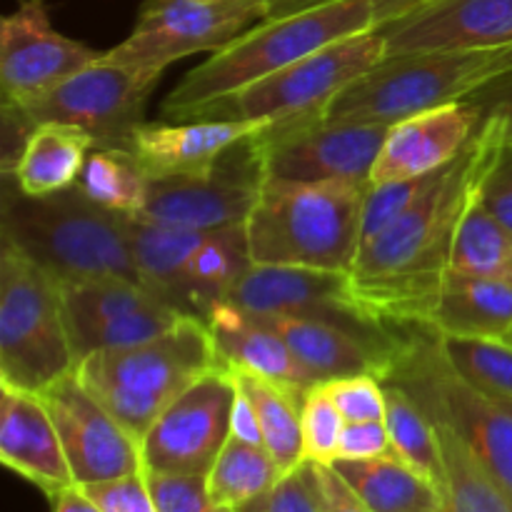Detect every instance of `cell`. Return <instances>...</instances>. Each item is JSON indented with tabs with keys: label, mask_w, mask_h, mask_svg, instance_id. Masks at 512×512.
Masks as SVG:
<instances>
[{
	"label": "cell",
	"mask_w": 512,
	"mask_h": 512,
	"mask_svg": "<svg viewBox=\"0 0 512 512\" xmlns=\"http://www.w3.org/2000/svg\"><path fill=\"white\" fill-rule=\"evenodd\" d=\"M493 138L480 125L468 148L438 173L418 203L378 238L360 245L350 270L355 298L385 328L430 325L450 270L455 233L478 198Z\"/></svg>",
	"instance_id": "cell-1"
},
{
	"label": "cell",
	"mask_w": 512,
	"mask_h": 512,
	"mask_svg": "<svg viewBox=\"0 0 512 512\" xmlns=\"http://www.w3.org/2000/svg\"><path fill=\"white\" fill-rule=\"evenodd\" d=\"M378 25L375 0H328L280 18H265L190 70L163 105L168 118L183 120L213 100L233 95L330 43Z\"/></svg>",
	"instance_id": "cell-2"
},
{
	"label": "cell",
	"mask_w": 512,
	"mask_h": 512,
	"mask_svg": "<svg viewBox=\"0 0 512 512\" xmlns=\"http://www.w3.org/2000/svg\"><path fill=\"white\" fill-rule=\"evenodd\" d=\"M3 243L33 260L60 285L95 278L138 280L128 215L110 213L78 188L30 198L5 178Z\"/></svg>",
	"instance_id": "cell-3"
},
{
	"label": "cell",
	"mask_w": 512,
	"mask_h": 512,
	"mask_svg": "<svg viewBox=\"0 0 512 512\" xmlns=\"http://www.w3.org/2000/svg\"><path fill=\"white\" fill-rule=\"evenodd\" d=\"M368 188L348 180H265L245 220L253 263L350 273L363 245Z\"/></svg>",
	"instance_id": "cell-4"
},
{
	"label": "cell",
	"mask_w": 512,
	"mask_h": 512,
	"mask_svg": "<svg viewBox=\"0 0 512 512\" xmlns=\"http://www.w3.org/2000/svg\"><path fill=\"white\" fill-rule=\"evenodd\" d=\"M223 365L208 323L183 315L163 335L100 350L75 365L80 383L143 443L155 420L208 370Z\"/></svg>",
	"instance_id": "cell-5"
},
{
	"label": "cell",
	"mask_w": 512,
	"mask_h": 512,
	"mask_svg": "<svg viewBox=\"0 0 512 512\" xmlns=\"http://www.w3.org/2000/svg\"><path fill=\"white\" fill-rule=\"evenodd\" d=\"M512 80V45L385 55L325 110V120L398 123L408 115L473 100Z\"/></svg>",
	"instance_id": "cell-6"
},
{
	"label": "cell",
	"mask_w": 512,
	"mask_h": 512,
	"mask_svg": "<svg viewBox=\"0 0 512 512\" xmlns=\"http://www.w3.org/2000/svg\"><path fill=\"white\" fill-rule=\"evenodd\" d=\"M395 330L385 383L405 390L428 418L450 425L512 495V415L450 368L433 328Z\"/></svg>",
	"instance_id": "cell-7"
},
{
	"label": "cell",
	"mask_w": 512,
	"mask_h": 512,
	"mask_svg": "<svg viewBox=\"0 0 512 512\" xmlns=\"http://www.w3.org/2000/svg\"><path fill=\"white\" fill-rule=\"evenodd\" d=\"M78 365L60 283L13 245L0 250V385L40 395Z\"/></svg>",
	"instance_id": "cell-8"
},
{
	"label": "cell",
	"mask_w": 512,
	"mask_h": 512,
	"mask_svg": "<svg viewBox=\"0 0 512 512\" xmlns=\"http://www.w3.org/2000/svg\"><path fill=\"white\" fill-rule=\"evenodd\" d=\"M388 55L380 28L330 43L233 95L193 110L183 120H295L325 115L335 98Z\"/></svg>",
	"instance_id": "cell-9"
},
{
	"label": "cell",
	"mask_w": 512,
	"mask_h": 512,
	"mask_svg": "<svg viewBox=\"0 0 512 512\" xmlns=\"http://www.w3.org/2000/svg\"><path fill=\"white\" fill-rule=\"evenodd\" d=\"M388 123L313 118L280 120L255 135L265 180L290 183H370Z\"/></svg>",
	"instance_id": "cell-10"
},
{
	"label": "cell",
	"mask_w": 512,
	"mask_h": 512,
	"mask_svg": "<svg viewBox=\"0 0 512 512\" xmlns=\"http://www.w3.org/2000/svg\"><path fill=\"white\" fill-rule=\"evenodd\" d=\"M163 70L110 60L100 53L95 63L70 75L53 93L25 108L30 123H60L85 130L95 148H125L143 123V110L158 88Z\"/></svg>",
	"instance_id": "cell-11"
},
{
	"label": "cell",
	"mask_w": 512,
	"mask_h": 512,
	"mask_svg": "<svg viewBox=\"0 0 512 512\" xmlns=\"http://www.w3.org/2000/svg\"><path fill=\"white\" fill-rule=\"evenodd\" d=\"M268 18L263 0H145L135 28L110 60L168 70L195 53H215Z\"/></svg>",
	"instance_id": "cell-12"
},
{
	"label": "cell",
	"mask_w": 512,
	"mask_h": 512,
	"mask_svg": "<svg viewBox=\"0 0 512 512\" xmlns=\"http://www.w3.org/2000/svg\"><path fill=\"white\" fill-rule=\"evenodd\" d=\"M255 135L230 148L205 173L150 178L143 218L193 230H215L245 223L263 190Z\"/></svg>",
	"instance_id": "cell-13"
},
{
	"label": "cell",
	"mask_w": 512,
	"mask_h": 512,
	"mask_svg": "<svg viewBox=\"0 0 512 512\" xmlns=\"http://www.w3.org/2000/svg\"><path fill=\"white\" fill-rule=\"evenodd\" d=\"M75 360L130 348L173 328L183 313L138 280L95 278L60 285Z\"/></svg>",
	"instance_id": "cell-14"
},
{
	"label": "cell",
	"mask_w": 512,
	"mask_h": 512,
	"mask_svg": "<svg viewBox=\"0 0 512 512\" xmlns=\"http://www.w3.org/2000/svg\"><path fill=\"white\" fill-rule=\"evenodd\" d=\"M235 380L218 365L195 380L153 423L140 443L148 473L208 475L230 438Z\"/></svg>",
	"instance_id": "cell-15"
},
{
	"label": "cell",
	"mask_w": 512,
	"mask_h": 512,
	"mask_svg": "<svg viewBox=\"0 0 512 512\" xmlns=\"http://www.w3.org/2000/svg\"><path fill=\"white\" fill-rule=\"evenodd\" d=\"M98 58L100 50L53 28L45 0H20L18 8L0 20L3 103L30 108Z\"/></svg>",
	"instance_id": "cell-16"
},
{
	"label": "cell",
	"mask_w": 512,
	"mask_h": 512,
	"mask_svg": "<svg viewBox=\"0 0 512 512\" xmlns=\"http://www.w3.org/2000/svg\"><path fill=\"white\" fill-rule=\"evenodd\" d=\"M228 303L255 315L328 320L363 335L393 333L360 305L350 275L335 270L253 263L230 290Z\"/></svg>",
	"instance_id": "cell-17"
},
{
	"label": "cell",
	"mask_w": 512,
	"mask_h": 512,
	"mask_svg": "<svg viewBox=\"0 0 512 512\" xmlns=\"http://www.w3.org/2000/svg\"><path fill=\"white\" fill-rule=\"evenodd\" d=\"M40 398L58 428L78 488L143 470L140 440L80 383L75 370L43 390Z\"/></svg>",
	"instance_id": "cell-18"
},
{
	"label": "cell",
	"mask_w": 512,
	"mask_h": 512,
	"mask_svg": "<svg viewBox=\"0 0 512 512\" xmlns=\"http://www.w3.org/2000/svg\"><path fill=\"white\" fill-rule=\"evenodd\" d=\"M388 55L512 45V0H425L378 25Z\"/></svg>",
	"instance_id": "cell-19"
},
{
	"label": "cell",
	"mask_w": 512,
	"mask_h": 512,
	"mask_svg": "<svg viewBox=\"0 0 512 512\" xmlns=\"http://www.w3.org/2000/svg\"><path fill=\"white\" fill-rule=\"evenodd\" d=\"M483 125L475 100L440 105L390 125L370 173V183H393L430 175L453 163Z\"/></svg>",
	"instance_id": "cell-20"
},
{
	"label": "cell",
	"mask_w": 512,
	"mask_h": 512,
	"mask_svg": "<svg viewBox=\"0 0 512 512\" xmlns=\"http://www.w3.org/2000/svg\"><path fill=\"white\" fill-rule=\"evenodd\" d=\"M273 120H178L140 123L128 150L148 178L205 173L238 143L270 128Z\"/></svg>",
	"instance_id": "cell-21"
},
{
	"label": "cell",
	"mask_w": 512,
	"mask_h": 512,
	"mask_svg": "<svg viewBox=\"0 0 512 512\" xmlns=\"http://www.w3.org/2000/svg\"><path fill=\"white\" fill-rule=\"evenodd\" d=\"M0 463L45 495L75 488L58 428L43 398L0 385Z\"/></svg>",
	"instance_id": "cell-22"
},
{
	"label": "cell",
	"mask_w": 512,
	"mask_h": 512,
	"mask_svg": "<svg viewBox=\"0 0 512 512\" xmlns=\"http://www.w3.org/2000/svg\"><path fill=\"white\" fill-rule=\"evenodd\" d=\"M205 323L225 368L260 375L303 395L318 385L313 373L295 358L288 343L263 315L248 313L223 300L205 315Z\"/></svg>",
	"instance_id": "cell-23"
},
{
	"label": "cell",
	"mask_w": 512,
	"mask_h": 512,
	"mask_svg": "<svg viewBox=\"0 0 512 512\" xmlns=\"http://www.w3.org/2000/svg\"><path fill=\"white\" fill-rule=\"evenodd\" d=\"M288 343L295 358L313 373L318 383L345 375L375 373L383 378L393 358L398 330L390 335H363L343 325L293 315H263Z\"/></svg>",
	"instance_id": "cell-24"
},
{
	"label": "cell",
	"mask_w": 512,
	"mask_h": 512,
	"mask_svg": "<svg viewBox=\"0 0 512 512\" xmlns=\"http://www.w3.org/2000/svg\"><path fill=\"white\" fill-rule=\"evenodd\" d=\"M205 233L208 230L180 228L143 215H128L130 248L140 283L183 315H195L188 290V263Z\"/></svg>",
	"instance_id": "cell-25"
},
{
	"label": "cell",
	"mask_w": 512,
	"mask_h": 512,
	"mask_svg": "<svg viewBox=\"0 0 512 512\" xmlns=\"http://www.w3.org/2000/svg\"><path fill=\"white\" fill-rule=\"evenodd\" d=\"M428 328L445 338L508 340L512 285L448 270Z\"/></svg>",
	"instance_id": "cell-26"
},
{
	"label": "cell",
	"mask_w": 512,
	"mask_h": 512,
	"mask_svg": "<svg viewBox=\"0 0 512 512\" xmlns=\"http://www.w3.org/2000/svg\"><path fill=\"white\" fill-rule=\"evenodd\" d=\"M333 468L370 512H440L445 493L398 453L335 460Z\"/></svg>",
	"instance_id": "cell-27"
},
{
	"label": "cell",
	"mask_w": 512,
	"mask_h": 512,
	"mask_svg": "<svg viewBox=\"0 0 512 512\" xmlns=\"http://www.w3.org/2000/svg\"><path fill=\"white\" fill-rule=\"evenodd\" d=\"M93 148L95 140L73 125H35L13 173L15 188L30 198L75 188Z\"/></svg>",
	"instance_id": "cell-28"
},
{
	"label": "cell",
	"mask_w": 512,
	"mask_h": 512,
	"mask_svg": "<svg viewBox=\"0 0 512 512\" xmlns=\"http://www.w3.org/2000/svg\"><path fill=\"white\" fill-rule=\"evenodd\" d=\"M253 265L245 223L225 225L205 233L188 263V290L193 313L205 315L218 303L228 300L230 290Z\"/></svg>",
	"instance_id": "cell-29"
},
{
	"label": "cell",
	"mask_w": 512,
	"mask_h": 512,
	"mask_svg": "<svg viewBox=\"0 0 512 512\" xmlns=\"http://www.w3.org/2000/svg\"><path fill=\"white\" fill-rule=\"evenodd\" d=\"M235 385L248 395L258 413L263 445L283 473L300 468L305 463L303 448V423H300V410H303V393L283 388V385L265 380L260 375L233 370Z\"/></svg>",
	"instance_id": "cell-30"
},
{
	"label": "cell",
	"mask_w": 512,
	"mask_h": 512,
	"mask_svg": "<svg viewBox=\"0 0 512 512\" xmlns=\"http://www.w3.org/2000/svg\"><path fill=\"white\" fill-rule=\"evenodd\" d=\"M433 423L445 460V500L440 512H512V495L490 475L465 440L450 425L440 420Z\"/></svg>",
	"instance_id": "cell-31"
},
{
	"label": "cell",
	"mask_w": 512,
	"mask_h": 512,
	"mask_svg": "<svg viewBox=\"0 0 512 512\" xmlns=\"http://www.w3.org/2000/svg\"><path fill=\"white\" fill-rule=\"evenodd\" d=\"M283 475L263 445L243 443L230 435L205 478L215 503L238 512L268 495Z\"/></svg>",
	"instance_id": "cell-32"
},
{
	"label": "cell",
	"mask_w": 512,
	"mask_h": 512,
	"mask_svg": "<svg viewBox=\"0 0 512 512\" xmlns=\"http://www.w3.org/2000/svg\"><path fill=\"white\" fill-rule=\"evenodd\" d=\"M150 178L125 148H93L75 188L100 208L140 215L148 200Z\"/></svg>",
	"instance_id": "cell-33"
},
{
	"label": "cell",
	"mask_w": 512,
	"mask_h": 512,
	"mask_svg": "<svg viewBox=\"0 0 512 512\" xmlns=\"http://www.w3.org/2000/svg\"><path fill=\"white\" fill-rule=\"evenodd\" d=\"M450 270L512 285V233L475 198L455 233Z\"/></svg>",
	"instance_id": "cell-34"
},
{
	"label": "cell",
	"mask_w": 512,
	"mask_h": 512,
	"mask_svg": "<svg viewBox=\"0 0 512 512\" xmlns=\"http://www.w3.org/2000/svg\"><path fill=\"white\" fill-rule=\"evenodd\" d=\"M385 385H388V415H385V423H388L393 450L405 463L418 468L420 473L428 475L435 485L445 490V460L435 423L405 390L395 388L390 383Z\"/></svg>",
	"instance_id": "cell-35"
},
{
	"label": "cell",
	"mask_w": 512,
	"mask_h": 512,
	"mask_svg": "<svg viewBox=\"0 0 512 512\" xmlns=\"http://www.w3.org/2000/svg\"><path fill=\"white\" fill-rule=\"evenodd\" d=\"M440 350L450 368L473 388L493 398H512V343L485 338H445Z\"/></svg>",
	"instance_id": "cell-36"
},
{
	"label": "cell",
	"mask_w": 512,
	"mask_h": 512,
	"mask_svg": "<svg viewBox=\"0 0 512 512\" xmlns=\"http://www.w3.org/2000/svg\"><path fill=\"white\" fill-rule=\"evenodd\" d=\"M300 423H303L305 460L318 465H333L338 460L340 438H343L348 420L343 418L338 405L333 403L325 383L313 385L303 395Z\"/></svg>",
	"instance_id": "cell-37"
},
{
	"label": "cell",
	"mask_w": 512,
	"mask_h": 512,
	"mask_svg": "<svg viewBox=\"0 0 512 512\" xmlns=\"http://www.w3.org/2000/svg\"><path fill=\"white\" fill-rule=\"evenodd\" d=\"M438 173L420 175V178L410 180H393V183H370L363 210V243L378 238L395 220L403 218L418 203L420 195L433 185Z\"/></svg>",
	"instance_id": "cell-38"
},
{
	"label": "cell",
	"mask_w": 512,
	"mask_h": 512,
	"mask_svg": "<svg viewBox=\"0 0 512 512\" xmlns=\"http://www.w3.org/2000/svg\"><path fill=\"white\" fill-rule=\"evenodd\" d=\"M330 398L348 423L385 420L388 415V385L375 373H358L325 383Z\"/></svg>",
	"instance_id": "cell-39"
},
{
	"label": "cell",
	"mask_w": 512,
	"mask_h": 512,
	"mask_svg": "<svg viewBox=\"0 0 512 512\" xmlns=\"http://www.w3.org/2000/svg\"><path fill=\"white\" fill-rule=\"evenodd\" d=\"M145 478H148L158 512H235L215 503L205 475L148 473L145 470Z\"/></svg>",
	"instance_id": "cell-40"
},
{
	"label": "cell",
	"mask_w": 512,
	"mask_h": 512,
	"mask_svg": "<svg viewBox=\"0 0 512 512\" xmlns=\"http://www.w3.org/2000/svg\"><path fill=\"white\" fill-rule=\"evenodd\" d=\"M238 512H325L313 463L305 460L300 468L285 473L268 495Z\"/></svg>",
	"instance_id": "cell-41"
},
{
	"label": "cell",
	"mask_w": 512,
	"mask_h": 512,
	"mask_svg": "<svg viewBox=\"0 0 512 512\" xmlns=\"http://www.w3.org/2000/svg\"><path fill=\"white\" fill-rule=\"evenodd\" d=\"M478 200L500 225H505L512 233V140L498 143L493 138V153L485 165L483 178H480Z\"/></svg>",
	"instance_id": "cell-42"
},
{
	"label": "cell",
	"mask_w": 512,
	"mask_h": 512,
	"mask_svg": "<svg viewBox=\"0 0 512 512\" xmlns=\"http://www.w3.org/2000/svg\"><path fill=\"white\" fill-rule=\"evenodd\" d=\"M80 490L103 512H158L145 470L105 483L85 485Z\"/></svg>",
	"instance_id": "cell-43"
},
{
	"label": "cell",
	"mask_w": 512,
	"mask_h": 512,
	"mask_svg": "<svg viewBox=\"0 0 512 512\" xmlns=\"http://www.w3.org/2000/svg\"><path fill=\"white\" fill-rule=\"evenodd\" d=\"M390 453H395V450L385 420L345 423L343 438H340L338 460H370Z\"/></svg>",
	"instance_id": "cell-44"
},
{
	"label": "cell",
	"mask_w": 512,
	"mask_h": 512,
	"mask_svg": "<svg viewBox=\"0 0 512 512\" xmlns=\"http://www.w3.org/2000/svg\"><path fill=\"white\" fill-rule=\"evenodd\" d=\"M473 100L483 108V128L498 143L512 140V80L485 90L483 95Z\"/></svg>",
	"instance_id": "cell-45"
},
{
	"label": "cell",
	"mask_w": 512,
	"mask_h": 512,
	"mask_svg": "<svg viewBox=\"0 0 512 512\" xmlns=\"http://www.w3.org/2000/svg\"><path fill=\"white\" fill-rule=\"evenodd\" d=\"M315 480H318L320 498H323V510L325 512H370L363 505V500L348 488L343 478L338 475V470L333 465H318L313 463Z\"/></svg>",
	"instance_id": "cell-46"
},
{
	"label": "cell",
	"mask_w": 512,
	"mask_h": 512,
	"mask_svg": "<svg viewBox=\"0 0 512 512\" xmlns=\"http://www.w3.org/2000/svg\"><path fill=\"white\" fill-rule=\"evenodd\" d=\"M230 435L238 440H243V443L263 445V433H260L258 413H255L253 403H250L248 395H245L238 385H235V403H233V415H230Z\"/></svg>",
	"instance_id": "cell-47"
},
{
	"label": "cell",
	"mask_w": 512,
	"mask_h": 512,
	"mask_svg": "<svg viewBox=\"0 0 512 512\" xmlns=\"http://www.w3.org/2000/svg\"><path fill=\"white\" fill-rule=\"evenodd\" d=\"M50 503H53V512H103L78 485L50 498Z\"/></svg>",
	"instance_id": "cell-48"
},
{
	"label": "cell",
	"mask_w": 512,
	"mask_h": 512,
	"mask_svg": "<svg viewBox=\"0 0 512 512\" xmlns=\"http://www.w3.org/2000/svg\"><path fill=\"white\" fill-rule=\"evenodd\" d=\"M420 3H425V0H375V8H378V25L410 13V10L418 8Z\"/></svg>",
	"instance_id": "cell-49"
},
{
	"label": "cell",
	"mask_w": 512,
	"mask_h": 512,
	"mask_svg": "<svg viewBox=\"0 0 512 512\" xmlns=\"http://www.w3.org/2000/svg\"><path fill=\"white\" fill-rule=\"evenodd\" d=\"M265 8H268V18H280V15H293L300 10L315 8L320 3H328V0H263Z\"/></svg>",
	"instance_id": "cell-50"
},
{
	"label": "cell",
	"mask_w": 512,
	"mask_h": 512,
	"mask_svg": "<svg viewBox=\"0 0 512 512\" xmlns=\"http://www.w3.org/2000/svg\"><path fill=\"white\" fill-rule=\"evenodd\" d=\"M490 398H493V395H490ZM495 400H498V403L503 405V408L508 410V413L512 415V398H495Z\"/></svg>",
	"instance_id": "cell-51"
},
{
	"label": "cell",
	"mask_w": 512,
	"mask_h": 512,
	"mask_svg": "<svg viewBox=\"0 0 512 512\" xmlns=\"http://www.w3.org/2000/svg\"><path fill=\"white\" fill-rule=\"evenodd\" d=\"M508 343H512V333H510V335H508Z\"/></svg>",
	"instance_id": "cell-52"
}]
</instances>
